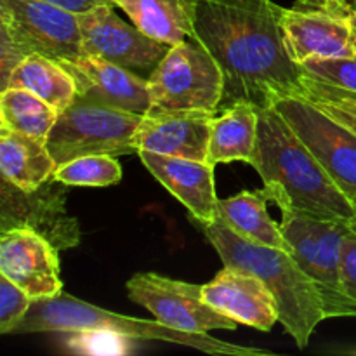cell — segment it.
Listing matches in <instances>:
<instances>
[{"mask_svg": "<svg viewBox=\"0 0 356 356\" xmlns=\"http://www.w3.org/2000/svg\"><path fill=\"white\" fill-rule=\"evenodd\" d=\"M52 177L68 186L104 188L120 183L122 167L113 155H83L56 165Z\"/></svg>", "mask_w": 356, "mask_h": 356, "instance_id": "obj_25", "label": "cell"}, {"mask_svg": "<svg viewBox=\"0 0 356 356\" xmlns=\"http://www.w3.org/2000/svg\"><path fill=\"white\" fill-rule=\"evenodd\" d=\"M344 193L356 191V132L301 96L273 104Z\"/></svg>", "mask_w": 356, "mask_h": 356, "instance_id": "obj_11", "label": "cell"}, {"mask_svg": "<svg viewBox=\"0 0 356 356\" xmlns=\"http://www.w3.org/2000/svg\"><path fill=\"white\" fill-rule=\"evenodd\" d=\"M44 2L61 7V9L70 10L73 14H83L87 10L94 9V7L104 6V3H113L115 6L113 0H44Z\"/></svg>", "mask_w": 356, "mask_h": 356, "instance_id": "obj_31", "label": "cell"}, {"mask_svg": "<svg viewBox=\"0 0 356 356\" xmlns=\"http://www.w3.org/2000/svg\"><path fill=\"white\" fill-rule=\"evenodd\" d=\"M7 87L30 90L58 111L66 110L76 97L75 80L68 70L56 59L42 54L26 56L13 70Z\"/></svg>", "mask_w": 356, "mask_h": 356, "instance_id": "obj_23", "label": "cell"}, {"mask_svg": "<svg viewBox=\"0 0 356 356\" xmlns=\"http://www.w3.org/2000/svg\"><path fill=\"white\" fill-rule=\"evenodd\" d=\"M131 301L143 306L163 325L190 334L236 330L240 325L204 299V285L156 273H138L125 284Z\"/></svg>", "mask_w": 356, "mask_h": 356, "instance_id": "obj_8", "label": "cell"}, {"mask_svg": "<svg viewBox=\"0 0 356 356\" xmlns=\"http://www.w3.org/2000/svg\"><path fill=\"white\" fill-rule=\"evenodd\" d=\"M289 54L299 66L309 58H355L356 31L337 0H298L282 9Z\"/></svg>", "mask_w": 356, "mask_h": 356, "instance_id": "obj_10", "label": "cell"}, {"mask_svg": "<svg viewBox=\"0 0 356 356\" xmlns=\"http://www.w3.org/2000/svg\"><path fill=\"white\" fill-rule=\"evenodd\" d=\"M143 117L75 97L59 111L45 145L56 165L83 155H131L138 153L136 132Z\"/></svg>", "mask_w": 356, "mask_h": 356, "instance_id": "obj_6", "label": "cell"}, {"mask_svg": "<svg viewBox=\"0 0 356 356\" xmlns=\"http://www.w3.org/2000/svg\"><path fill=\"white\" fill-rule=\"evenodd\" d=\"M280 229L291 256L315 284L325 320L356 316V305L344 294L341 278L343 243L353 232L351 222L289 211L282 212Z\"/></svg>", "mask_w": 356, "mask_h": 356, "instance_id": "obj_5", "label": "cell"}, {"mask_svg": "<svg viewBox=\"0 0 356 356\" xmlns=\"http://www.w3.org/2000/svg\"><path fill=\"white\" fill-rule=\"evenodd\" d=\"M343 10L346 13V16L350 17L351 24H353L355 31H356V0H337Z\"/></svg>", "mask_w": 356, "mask_h": 356, "instance_id": "obj_32", "label": "cell"}, {"mask_svg": "<svg viewBox=\"0 0 356 356\" xmlns=\"http://www.w3.org/2000/svg\"><path fill=\"white\" fill-rule=\"evenodd\" d=\"M197 225L225 266L256 275L266 284L277 301L278 322L299 350H305L312 334L325 320V315L315 284L298 266L294 257L287 250L243 238L219 218L211 222L197 221Z\"/></svg>", "mask_w": 356, "mask_h": 356, "instance_id": "obj_3", "label": "cell"}, {"mask_svg": "<svg viewBox=\"0 0 356 356\" xmlns=\"http://www.w3.org/2000/svg\"><path fill=\"white\" fill-rule=\"evenodd\" d=\"M58 117L56 108L30 90L7 87L0 92V127L47 141Z\"/></svg>", "mask_w": 356, "mask_h": 356, "instance_id": "obj_24", "label": "cell"}, {"mask_svg": "<svg viewBox=\"0 0 356 356\" xmlns=\"http://www.w3.org/2000/svg\"><path fill=\"white\" fill-rule=\"evenodd\" d=\"M148 86L152 110L216 115L225 92V76L204 45L186 38L169 49L148 76Z\"/></svg>", "mask_w": 356, "mask_h": 356, "instance_id": "obj_7", "label": "cell"}, {"mask_svg": "<svg viewBox=\"0 0 356 356\" xmlns=\"http://www.w3.org/2000/svg\"><path fill=\"white\" fill-rule=\"evenodd\" d=\"M350 353H353V355H356V350H353V351H350Z\"/></svg>", "mask_w": 356, "mask_h": 356, "instance_id": "obj_34", "label": "cell"}, {"mask_svg": "<svg viewBox=\"0 0 356 356\" xmlns=\"http://www.w3.org/2000/svg\"><path fill=\"white\" fill-rule=\"evenodd\" d=\"M270 202L271 198L266 188L242 191L235 197L218 200V218L243 238L261 245L287 250L291 254V247L282 233L280 225L268 214Z\"/></svg>", "mask_w": 356, "mask_h": 356, "instance_id": "obj_21", "label": "cell"}, {"mask_svg": "<svg viewBox=\"0 0 356 356\" xmlns=\"http://www.w3.org/2000/svg\"><path fill=\"white\" fill-rule=\"evenodd\" d=\"M204 299L242 325L270 332L278 322L275 296L259 277L225 266L204 285Z\"/></svg>", "mask_w": 356, "mask_h": 356, "instance_id": "obj_16", "label": "cell"}, {"mask_svg": "<svg viewBox=\"0 0 356 356\" xmlns=\"http://www.w3.org/2000/svg\"><path fill=\"white\" fill-rule=\"evenodd\" d=\"M282 9L273 0H195L190 38L225 76L219 111L240 99L259 110L299 94L302 68L289 54Z\"/></svg>", "mask_w": 356, "mask_h": 356, "instance_id": "obj_1", "label": "cell"}, {"mask_svg": "<svg viewBox=\"0 0 356 356\" xmlns=\"http://www.w3.org/2000/svg\"><path fill=\"white\" fill-rule=\"evenodd\" d=\"M257 143V108L240 99L212 118L207 162L250 163Z\"/></svg>", "mask_w": 356, "mask_h": 356, "instance_id": "obj_20", "label": "cell"}, {"mask_svg": "<svg viewBox=\"0 0 356 356\" xmlns=\"http://www.w3.org/2000/svg\"><path fill=\"white\" fill-rule=\"evenodd\" d=\"M298 96L312 101L320 110L356 132V92L330 86L302 72L301 90Z\"/></svg>", "mask_w": 356, "mask_h": 356, "instance_id": "obj_27", "label": "cell"}, {"mask_svg": "<svg viewBox=\"0 0 356 356\" xmlns=\"http://www.w3.org/2000/svg\"><path fill=\"white\" fill-rule=\"evenodd\" d=\"M205 111H148L136 132V148L207 162L212 118Z\"/></svg>", "mask_w": 356, "mask_h": 356, "instance_id": "obj_17", "label": "cell"}, {"mask_svg": "<svg viewBox=\"0 0 356 356\" xmlns=\"http://www.w3.org/2000/svg\"><path fill=\"white\" fill-rule=\"evenodd\" d=\"M341 278L344 294L356 305V232L346 236L343 243V261H341Z\"/></svg>", "mask_w": 356, "mask_h": 356, "instance_id": "obj_30", "label": "cell"}, {"mask_svg": "<svg viewBox=\"0 0 356 356\" xmlns=\"http://www.w3.org/2000/svg\"><path fill=\"white\" fill-rule=\"evenodd\" d=\"M138 155L152 176L190 211L191 218L202 222L218 218L219 198L216 197L212 163L146 149H139Z\"/></svg>", "mask_w": 356, "mask_h": 356, "instance_id": "obj_18", "label": "cell"}, {"mask_svg": "<svg viewBox=\"0 0 356 356\" xmlns=\"http://www.w3.org/2000/svg\"><path fill=\"white\" fill-rule=\"evenodd\" d=\"M302 72L339 89L356 92L355 58H309L301 65Z\"/></svg>", "mask_w": 356, "mask_h": 356, "instance_id": "obj_28", "label": "cell"}, {"mask_svg": "<svg viewBox=\"0 0 356 356\" xmlns=\"http://www.w3.org/2000/svg\"><path fill=\"white\" fill-rule=\"evenodd\" d=\"M33 299L14 282L0 275V334H13L30 309Z\"/></svg>", "mask_w": 356, "mask_h": 356, "instance_id": "obj_29", "label": "cell"}, {"mask_svg": "<svg viewBox=\"0 0 356 356\" xmlns=\"http://www.w3.org/2000/svg\"><path fill=\"white\" fill-rule=\"evenodd\" d=\"M348 198H350L351 205H353V209H355V219H353V222H351V226H353L355 232H356V191H351V193H348Z\"/></svg>", "mask_w": 356, "mask_h": 356, "instance_id": "obj_33", "label": "cell"}, {"mask_svg": "<svg viewBox=\"0 0 356 356\" xmlns=\"http://www.w3.org/2000/svg\"><path fill=\"white\" fill-rule=\"evenodd\" d=\"M249 165L282 212L353 222L355 209L348 195L275 106L257 110V143Z\"/></svg>", "mask_w": 356, "mask_h": 356, "instance_id": "obj_2", "label": "cell"}, {"mask_svg": "<svg viewBox=\"0 0 356 356\" xmlns=\"http://www.w3.org/2000/svg\"><path fill=\"white\" fill-rule=\"evenodd\" d=\"M56 162L42 139L0 127V172L23 191H33L49 181Z\"/></svg>", "mask_w": 356, "mask_h": 356, "instance_id": "obj_19", "label": "cell"}, {"mask_svg": "<svg viewBox=\"0 0 356 356\" xmlns=\"http://www.w3.org/2000/svg\"><path fill=\"white\" fill-rule=\"evenodd\" d=\"M76 86V97L131 113L146 115L152 110L148 79L106 61L97 56L83 54L73 61H59Z\"/></svg>", "mask_w": 356, "mask_h": 356, "instance_id": "obj_15", "label": "cell"}, {"mask_svg": "<svg viewBox=\"0 0 356 356\" xmlns=\"http://www.w3.org/2000/svg\"><path fill=\"white\" fill-rule=\"evenodd\" d=\"M59 250L38 233L10 228L0 236V275L23 289L31 299L59 294Z\"/></svg>", "mask_w": 356, "mask_h": 356, "instance_id": "obj_14", "label": "cell"}, {"mask_svg": "<svg viewBox=\"0 0 356 356\" xmlns=\"http://www.w3.org/2000/svg\"><path fill=\"white\" fill-rule=\"evenodd\" d=\"M113 7L117 6L104 3L79 14L83 52L148 79L172 45L148 37L136 24L125 23Z\"/></svg>", "mask_w": 356, "mask_h": 356, "instance_id": "obj_13", "label": "cell"}, {"mask_svg": "<svg viewBox=\"0 0 356 356\" xmlns=\"http://www.w3.org/2000/svg\"><path fill=\"white\" fill-rule=\"evenodd\" d=\"M148 37L176 45L191 35L195 0H113Z\"/></svg>", "mask_w": 356, "mask_h": 356, "instance_id": "obj_22", "label": "cell"}, {"mask_svg": "<svg viewBox=\"0 0 356 356\" xmlns=\"http://www.w3.org/2000/svg\"><path fill=\"white\" fill-rule=\"evenodd\" d=\"M68 184L51 177L33 191H23L2 177L0 232L26 228L47 238L58 250L79 245L80 226L66 211Z\"/></svg>", "mask_w": 356, "mask_h": 356, "instance_id": "obj_12", "label": "cell"}, {"mask_svg": "<svg viewBox=\"0 0 356 356\" xmlns=\"http://www.w3.org/2000/svg\"><path fill=\"white\" fill-rule=\"evenodd\" d=\"M0 30L26 56L42 54L56 61L83 56L79 14L44 0H0Z\"/></svg>", "mask_w": 356, "mask_h": 356, "instance_id": "obj_9", "label": "cell"}, {"mask_svg": "<svg viewBox=\"0 0 356 356\" xmlns=\"http://www.w3.org/2000/svg\"><path fill=\"white\" fill-rule=\"evenodd\" d=\"M83 329H103L139 341H162V343L179 344V346L204 351L209 355H268L266 350L236 346L233 343L211 337L209 334H190L170 329L160 323L159 320L132 318V316L111 313L108 309L80 301L73 296L63 294V292L52 298L33 299L30 309L13 334L70 332V330Z\"/></svg>", "mask_w": 356, "mask_h": 356, "instance_id": "obj_4", "label": "cell"}, {"mask_svg": "<svg viewBox=\"0 0 356 356\" xmlns=\"http://www.w3.org/2000/svg\"><path fill=\"white\" fill-rule=\"evenodd\" d=\"M63 334L61 344L66 353L82 356H129L138 351L143 341L103 329L70 330Z\"/></svg>", "mask_w": 356, "mask_h": 356, "instance_id": "obj_26", "label": "cell"}]
</instances>
